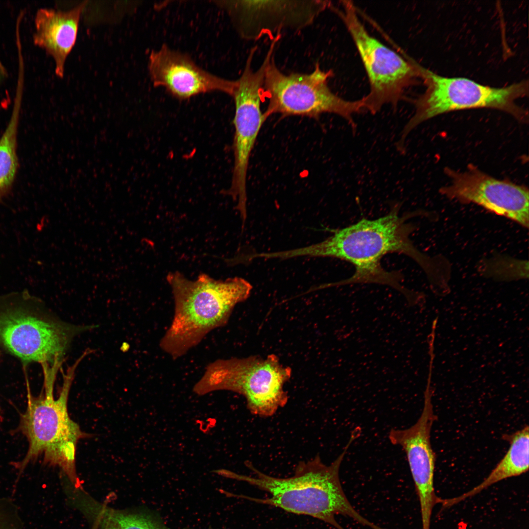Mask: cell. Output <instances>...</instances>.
Here are the masks:
<instances>
[{"mask_svg":"<svg viewBox=\"0 0 529 529\" xmlns=\"http://www.w3.org/2000/svg\"><path fill=\"white\" fill-rule=\"evenodd\" d=\"M280 39L277 36L272 40L265 56L267 62L263 94L268 100L264 112L265 118L279 114L283 117L317 118L323 114H334L345 120L355 133L357 126L353 116L365 111L362 99L347 100L335 94L328 85L333 72L322 69L318 63L309 73L283 72L274 61Z\"/></svg>","mask_w":529,"mask_h":529,"instance_id":"cell-4","label":"cell"},{"mask_svg":"<svg viewBox=\"0 0 529 529\" xmlns=\"http://www.w3.org/2000/svg\"><path fill=\"white\" fill-rule=\"evenodd\" d=\"M291 375L290 368L273 354L218 359L207 365L193 390L200 395L218 390L237 392L245 398L252 413L268 417L286 404L284 385Z\"/></svg>","mask_w":529,"mask_h":529,"instance_id":"cell-8","label":"cell"},{"mask_svg":"<svg viewBox=\"0 0 529 529\" xmlns=\"http://www.w3.org/2000/svg\"><path fill=\"white\" fill-rule=\"evenodd\" d=\"M224 9L239 35L246 40L271 38L285 30H298L309 26L329 8L327 0H223Z\"/></svg>","mask_w":529,"mask_h":529,"instance_id":"cell-11","label":"cell"},{"mask_svg":"<svg viewBox=\"0 0 529 529\" xmlns=\"http://www.w3.org/2000/svg\"><path fill=\"white\" fill-rule=\"evenodd\" d=\"M256 50L252 48L232 96L235 106L233 124L234 166L227 194L237 202L240 216H247L246 182L249 158L261 128L266 118L261 109L266 60L256 71L252 63Z\"/></svg>","mask_w":529,"mask_h":529,"instance_id":"cell-10","label":"cell"},{"mask_svg":"<svg viewBox=\"0 0 529 529\" xmlns=\"http://www.w3.org/2000/svg\"><path fill=\"white\" fill-rule=\"evenodd\" d=\"M413 63L426 89L413 102L415 112L402 131L399 145H404L409 134L422 122L453 111L492 108L506 112L519 121H528V112L516 103L517 99L528 96V81L494 88L466 78L441 76L414 60Z\"/></svg>","mask_w":529,"mask_h":529,"instance_id":"cell-5","label":"cell"},{"mask_svg":"<svg viewBox=\"0 0 529 529\" xmlns=\"http://www.w3.org/2000/svg\"><path fill=\"white\" fill-rule=\"evenodd\" d=\"M358 434L355 431L342 453L329 465L316 456L313 459L300 462L293 476L280 478L267 475L255 468L251 462L246 466L255 476L237 474L226 471L225 476L242 481L270 494L265 499L239 496L259 504L281 508L294 514L305 515L321 520L337 529H344L335 516L341 515L353 519L371 529H385L360 514L348 500L342 487L339 471L348 449Z\"/></svg>","mask_w":529,"mask_h":529,"instance_id":"cell-2","label":"cell"},{"mask_svg":"<svg viewBox=\"0 0 529 529\" xmlns=\"http://www.w3.org/2000/svg\"><path fill=\"white\" fill-rule=\"evenodd\" d=\"M24 82L17 81L11 117L0 138V201L10 191L18 167V128Z\"/></svg>","mask_w":529,"mask_h":529,"instance_id":"cell-17","label":"cell"},{"mask_svg":"<svg viewBox=\"0 0 529 529\" xmlns=\"http://www.w3.org/2000/svg\"><path fill=\"white\" fill-rule=\"evenodd\" d=\"M341 8H330L347 28L366 72L369 91L362 98L365 111L376 114L385 105L396 109L406 91L419 78L413 59L394 45L399 54L372 36L361 22L352 1H340Z\"/></svg>","mask_w":529,"mask_h":529,"instance_id":"cell-7","label":"cell"},{"mask_svg":"<svg viewBox=\"0 0 529 529\" xmlns=\"http://www.w3.org/2000/svg\"><path fill=\"white\" fill-rule=\"evenodd\" d=\"M75 501L101 529H165L164 526L145 514L115 510L87 497H80Z\"/></svg>","mask_w":529,"mask_h":529,"instance_id":"cell-18","label":"cell"},{"mask_svg":"<svg viewBox=\"0 0 529 529\" xmlns=\"http://www.w3.org/2000/svg\"><path fill=\"white\" fill-rule=\"evenodd\" d=\"M8 75L7 70L3 63L0 60V87L7 79Z\"/></svg>","mask_w":529,"mask_h":529,"instance_id":"cell-20","label":"cell"},{"mask_svg":"<svg viewBox=\"0 0 529 529\" xmlns=\"http://www.w3.org/2000/svg\"><path fill=\"white\" fill-rule=\"evenodd\" d=\"M167 280L174 311L159 346L174 360L186 354L211 331L225 326L235 306L246 300L252 289L249 282L237 277L216 280L203 273L191 281L176 271L169 272Z\"/></svg>","mask_w":529,"mask_h":529,"instance_id":"cell-3","label":"cell"},{"mask_svg":"<svg viewBox=\"0 0 529 529\" xmlns=\"http://www.w3.org/2000/svg\"><path fill=\"white\" fill-rule=\"evenodd\" d=\"M431 382L424 392L423 409L417 422L405 429H392L388 438L406 453L420 507L421 520H431L434 506L438 504L434 488L435 454L431 443V432L435 420Z\"/></svg>","mask_w":529,"mask_h":529,"instance_id":"cell-13","label":"cell"},{"mask_svg":"<svg viewBox=\"0 0 529 529\" xmlns=\"http://www.w3.org/2000/svg\"><path fill=\"white\" fill-rule=\"evenodd\" d=\"M12 517L7 511L0 506V529H17Z\"/></svg>","mask_w":529,"mask_h":529,"instance_id":"cell-19","label":"cell"},{"mask_svg":"<svg viewBox=\"0 0 529 529\" xmlns=\"http://www.w3.org/2000/svg\"><path fill=\"white\" fill-rule=\"evenodd\" d=\"M85 3L67 11L39 9L34 19L33 41L53 59L55 72L62 78L66 59L74 46Z\"/></svg>","mask_w":529,"mask_h":529,"instance_id":"cell-15","label":"cell"},{"mask_svg":"<svg viewBox=\"0 0 529 529\" xmlns=\"http://www.w3.org/2000/svg\"><path fill=\"white\" fill-rule=\"evenodd\" d=\"M166 529H168V528H166Z\"/></svg>","mask_w":529,"mask_h":529,"instance_id":"cell-21","label":"cell"},{"mask_svg":"<svg viewBox=\"0 0 529 529\" xmlns=\"http://www.w3.org/2000/svg\"><path fill=\"white\" fill-rule=\"evenodd\" d=\"M20 305L0 308V343L22 360L60 364L73 338L94 325H75Z\"/></svg>","mask_w":529,"mask_h":529,"instance_id":"cell-9","label":"cell"},{"mask_svg":"<svg viewBox=\"0 0 529 529\" xmlns=\"http://www.w3.org/2000/svg\"><path fill=\"white\" fill-rule=\"evenodd\" d=\"M78 364L75 362L64 374L63 386L56 400L29 397L20 422L29 447L19 467L24 469L31 460L43 456L45 462L60 467L76 488L80 485L75 471L76 447L84 434L70 417L67 402Z\"/></svg>","mask_w":529,"mask_h":529,"instance_id":"cell-6","label":"cell"},{"mask_svg":"<svg viewBox=\"0 0 529 529\" xmlns=\"http://www.w3.org/2000/svg\"><path fill=\"white\" fill-rule=\"evenodd\" d=\"M148 70L154 86L164 88L180 100L213 92L232 96L237 85L236 80H227L208 72L188 54L165 44L150 52Z\"/></svg>","mask_w":529,"mask_h":529,"instance_id":"cell-14","label":"cell"},{"mask_svg":"<svg viewBox=\"0 0 529 529\" xmlns=\"http://www.w3.org/2000/svg\"><path fill=\"white\" fill-rule=\"evenodd\" d=\"M448 184L442 195L463 203H474L528 228L529 190L524 186L496 179L470 165L463 171L446 168Z\"/></svg>","mask_w":529,"mask_h":529,"instance_id":"cell-12","label":"cell"},{"mask_svg":"<svg viewBox=\"0 0 529 529\" xmlns=\"http://www.w3.org/2000/svg\"><path fill=\"white\" fill-rule=\"evenodd\" d=\"M400 209L401 204L396 203L380 217L364 218L347 227L330 230L331 235L322 241L287 250L285 256L287 259L329 257L346 261L355 267L354 274L339 282L324 284V288L355 283L386 285L402 292L410 302L416 293L403 287L400 273L387 271L382 267L383 257L391 253L406 255L419 265L430 281L440 276L443 262L423 253L414 246L410 235L415 227L408 221L419 214L416 212L401 215Z\"/></svg>","mask_w":529,"mask_h":529,"instance_id":"cell-1","label":"cell"},{"mask_svg":"<svg viewBox=\"0 0 529 529\" xmlns=\"http://www.w3.org/2000/svg\"><path fill=\"white\" fill-rule=\"evenodd\" d=\"M529 426L526 425L512 434L504 435L503 438L508 442L509 447L488 476L479 484L457 497L444 499L440 498L439 504L442 507H451L476 495L497 482L526 473L529 467Z\"/></svg>","mask_w":529,"mask_h":529,"instance_id":"cell-16","label":"cell"}]
</instances>
